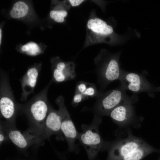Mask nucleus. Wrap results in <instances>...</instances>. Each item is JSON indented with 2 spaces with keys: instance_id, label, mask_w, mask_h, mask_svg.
<instances>
[{
  "instance_id": "6e6552de",
  "label": "nucleus",
  "mask_w": 160,
  "mask_h": 160,
  "mask_svg": "<svg viewBox=\"0 0 160 160\" xmlns=\"http://www.w3.org/2000/svg\"><path fill=\"white\" fill-rule=\"evenodd\" d=\"M119 80L126 90L135 93L145 92L150 94L152 87L144 75L122 70Z\"/></svg>"
},
{
  "instance_id": "0eeeda50",
  "label": "nucleus",
  "mask_w": 160,
  "mask_h": 160,
  "mask_svg": "<svg viewBox=\"0 0 160 160\" xmlns=\"http://www.w3.org/2000/svg\"><path fill=\"white\" fill-rule=\"evenodd\" d=\"M108 116L119 127L123 128L131 126L139 127L143 120L142 117L136 115L134 107L130 103L118 106L111 111Z\"/></svg>"
},
{
  "instance_id": "dca6fc26",
  "label": "nucleus",
  "mask_w": 160,
  "mask_h": 160,
  "mask_svg": "<svg viewBox=\"0 0 160 160\" xmlns=\"http://www.w3.org/2000/svg\"><path fill=\"white\" fill-rule=\"evenodd\" d=\"M21 50L23 52L31 56H36L41 52V50L37 44L33 42L29 43L23 46Z\"/></svg>"
},
{
  "instance_id": "1a4fd4ad",
  "label": "nucleus",
  "mask_w": 160,
  "mask_h": 160,
  "mask_svg": "<svg viewBox=\"0 0 160 160\" xmlns=\"http://www.w3.org/2000/svg\"><path fill=\"white\" fill-rule=\"evenodd\" d=\"M120 55L118 53L105 60L100 72L103 87L113 81L119 80L122 71L119 63Z\"/></svg>"
},
{
  "instance_id": "f03ea898",
  "label": "nucleus",
  "mask_w": 160,
  "mask_h": 160,
  "mask_svg": "<svg viewBox=\"0 0 160 160\" xmlns=\"http://www.w3.org/2000/svg\"><path fill=\"white\" fill-rule=\"evenodd\" d=\"M101 121L100 117L96 116L91 124L82 125L78 140L86 150L88 160H95L99 152L108 149L111 143L105 141L100 134L99 127Z\"/></svg>"
},
{
  "instance_id": "5701e85b",
  "label": "nucleus",
  "mask_w": 160,
  "mask_h": 160,
  "mask_svg": "<svg viewBox=\"0 0 160 160\" xmlns=\"http://www.w3.org/2000/svg\"><path fill=\"white\" fill-rule=\"evenodd\" d=\"M1 29H0V44H1Z\"/></svg>"
},
{
  "instance_id": "9b49d317",
  "label": "nucleus",
  "mask_w": 160,
  "mask_h": 160,
  "mask_svg": "<svg viewBox=\"0 0 160 160\" xmlns=\"http://www.w3.org/2000/svg\"><path fill=\"white\" fill-rule=\"evenodd\" d=\"M41 66L39 64L29 68L20 79L22 89L20 100L22 101H27L29 96L33 92Z\"/></svg>"
},
{
  "instance_id": "4468645a",
  "label": "nucleus",
  "mask_w": 160,
  "mask_h": 160,
  "mask_svg": "<svg viewBox=\"0 0 160 160\" xmlns=\"http://www.w3.org/2000/svg\"><path fill=\"white\" fill-rule=\"evenodd\" d=\"M88 28L94 32L104 36L111 35L114 32L113 27L102 20L96 18L89 19L87 23Z\"/></svg>"
},
{
  "instance_id": "2eb2a0df",
  "label": "nucleus",
  "mask_w": 160,
  "mask_h": 160,
  "mask_svg": "<svg viewBox=\"0 0 160 160\" xmlns=\"http://www.w3.org/2000/svg\"><path fill=\"white\" fill-rule=\"evenodd\" d=\"M28 9V7L25 3L18 1L14 4L10 12V15L14 18L21 17L27 14Z\"/></svg>"
},
{
  "instance_id": "a211bd4d",
  "label": "nucleus",
  "mask_w": 160,
  "mask_h": 160,
  "mask_svg": "<svg viewBox=\"0 0 160 160\" xmlns=\"http://www.w3.org/2000/svg\"><path fill=\"white\" fill-rule=\"evenodd\" d=\"M85 97L82 94L76 92L73 97L72 104L74 105H77L82 101L85 98Z\"/></svg>"
},
{
  "instance_id": "f8f14e48",
  "label": "nucleus",
  "mask_w": 160,
  "mask_h": 160,
  "mask_svg": "<svg viewBox=\"0 0 160 160\" xmlns=\"http://www.w3.org/2000/svg\"><path fill=\"white\" fill-rule=\"evenodd\" d=\"M0 127L3 129L9 140L16 147L24 149L35 144L32 138L24 132H22L16 126L4 121H1Z\"/></svg>"
},
{
  "instance_id": "412c9836",
  "label": "nucleus",
  "mask_w": 160,
  "mask_h": 160,
  "mask_svg": "<svg viewBox=\"0 0 160 160\" xmlns=\"http://www.w3.org/2000/svg\"><path fill=\"white\" fill-rule=\"evenodd\" d=\"M9 139L4 131L0 127V144L1 145L3 143L8 140Z\"/></svg>"
},
{
  "instance_id": "20e7f679",
  "label": "nucleus",
  "mask_w": 160,
  "mask_h": 160,
  "mask_svg": "<svg viewBox=\"0 0 160 160\" xmlns=\"http://www.w3.org/2000/svg\"><path fill=\"white\" fill-rule=\"evenodd\" d=\"M18 104L10 84L9 77L6 72H0V112L1 116L9 124L15 126Z\"/></svg>"
},
{
  "instance_id": "9d476101",
  "label": "nucleus",
  "mask_w": 160,
  "mask_h": 160,
  "mask_svg": "<svg viewBox=\"0 0 160 160\" xmlns=\"http://www.w3.org/2000/svg\"><path fill=\"white\" fill-rule=\"evenodd\" d=\"M61 121L59 111L54 109L50 105L49 111L45 119L42 136V140L55 135L58 139H63V134L61 130Z\"/></svg>"
},
{
  "instance_id": "6ab92c4d",
  "label": "nucleus",
  "mask_w": 160,
  "mask_h": 160,
  "mask_svg": "<svg viewBox=\"0 0 160 160\" xmlns=\"http://www.w3.org/2000/svg\"><path fill=\"white\" fill-rule=\"evenodd\" d=\"M96 89L94 87L89 86L87 87L86 89L82 94L85 96H94L96 93Z\"/></svg>"
},
{
  "instance_id": "f3484780",
  "label": "nucleus",
  "mask_w": 160,
  "mask_h": 160,
  "mask_svg": "<svg viewBox=\"0 0 160 160\" xmlns=\"http://www.w3.org/2000/svg\"><path fill=\"white\" fill-rule=\"evenodd\" d=\"M50 15L51 18L56 22L62 23L64 20V17L67 15V13L65 11L53 10L50 12Z\"/></svg>"
},
{
  "instance_id": "ddd939ff",
  "label": "nucleus",
  "mask_w": 160,
  "mask_h": 160,
  "mask_svg": "<svg viewBox=\"0 0 160 160\" xmlns=\"http://www.w3.org/2000/svg\"><path fill=\"white\" fill-rule=\"evenodd\" d=\"M52 81L60 83L71 80L76 77L74 65L71 63L58 62L52 69Z\"/></svg>"
},
{
  "instance_id": "39448f33",
  "label": "nucleus",
  "mask_w": 160,
  "mask_h": 160,
  "mask_svg": "<svg viewBox=\"0 0 160 160\" xmlns=\"http://www.w3.org/2000/svg\"><path fill=\"white\" fill-rule=\"evenodd\" d=\"M120 84L116 89L103 95L96 106L98 116H108L111 111L118 106L124 103L134 104L138 100L136 94L130 96Z\"/></svg>"
},
{
  "instance_id": "f257e3e1",
  "label": "nucleus",
  "mask_w": 160,
  "mask_h": 160,
  "mask_svg": "<svg viewBox=\"0 0 160 160\" xmlns=\"http://www.w3.org/2000/svg\"><path fill=\"white\" fill-rule=\"evenodd\" d=\"M51 80L40 92L23 104L18 103V111L27 117L29 127L24 132L33 140L36 145L41 144L44 126L50 104L47 95Z\"/></svg>"
},
{
  "instance_id": "423d86ee",
  "label": "nucleus",
  "mask_w": 160,
  "mask_h": 160,
  "mask_svg": "<svg viewBox=\"0 0 160 160\" xmlns=\"http://www.w3.org/2000/svg\"><path fill=\"white\" fill-rule=\"evenodd\" d=\"M55 102L59 107L61 121V130L68 143V150L78 153L79 149L76 141L78 139L79 133L77 131L65 104L64 98L62 96H59Z\"/></svg>"
},
{
  "instance_id": "b1692460",
  "label": "nucleus",
  "mask_w": 160,
  "mask_h": 160,
  "mask_svg": "<svg viewBox=\"0 0 160 160\" xmlns=\"http://www.w3.org/2000/svg\"><path fill=\"white\" fill-rule=\"evenodd\" d=\"M159 160H160V158H159Z\"/></svg>"
},
{
  "instance_id": "4be33fe9",
  "label": "nucleus",
  "mask_w": 160,
  "mask_h": 160,
  "mask_svg": "<svg viewBox=\"0 0 160 160\" xmlns=\"http://www.w3.org/2000/svg\"><path fill=\"white\" fill-rule=\"evenodd\" d=\"M69 1L73 7H76L80 5L84 1V0H69Z\"/></svg>"
},
{
  "instance_id": "7ed1b4c3",
  "label": "nucleus",
  "mask_w": 160,
  "mask_h": 160,
  "mask_svg": "<svg viewBox=\"0 0 160 160\" xmlns=\"http://www.w3.org/2000/svg\"><path fill=\"white\" fill-rule=\"evenodd\" d=\"M148 144L143 140L132 135L129 129L126 137L118 138L110 143L106 160H127Z\"/></svg>"
},
{
  "instance_id": "aec40b11",
  "label": "nucleus",
  "mask_w": 160,
  "mask_h": 160,
  "mask_svg": "<svg viewBox=\"0 0 160 160\" xmlns=\"http://www.w3.org/2000/svg\"><path fill=\"white\" fill-rule=\"evenodd\" d=\"M87 87V85L86 83L84 82H81L77 85V92L82 94L86 90Z\"/></svg>"
}]
</instances>
